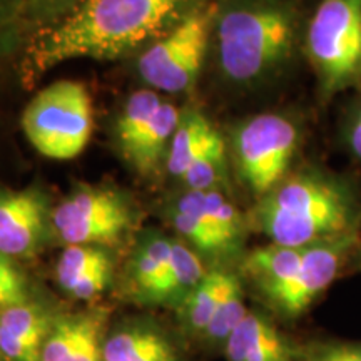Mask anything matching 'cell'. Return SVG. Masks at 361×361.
<instances>
[{"label": "cell", "mask_w": 361, "mask_h": 361, "mask_svg": "<svg viewBox=\"0 0 361 361\" xmlns=\"http://www.w3.org/2000/svg\"><path fill=\"white\" fill-rule=\"evenodd\" d=\"M109 279H111V264L92 271V273H89L87 276L79 279V281L71 288L69 293L72 296L79 298V300H90V298H96L97 295H101V293L106 290Z\"/></svg>", "instance_id": "cell-28"}, {"label": "cell", "mask_w": 361, "mask_h": 361, "mask_svg": "<svg viewBox=\"0 0 361 361\" xmlns=\"http://www.w3.org/2000/svg\"><path fill=\"white\" fill-rule=\"evenodd\" d=\"M246 314L247 310L245 296H243V288L239 279H236V283L229 288L216 310L213 319L206 329V335L214 341H228V338L245 319Z\"/></svg>", "instance_id": "cell-26"}, {"label": "cell", "mask_w": 361, "mask_h": 361, "mask_svg": "<svg viewBox=\"0 0 361 361\" xmlns=\"http://www.w3.org/2000/svg\"><path fill=\"white\" fill-rule=\"evenodd\" d=\"M27 290L25 281L8 259V256L0 252V311L12 306L25 305Z\"/></svg>", "instance_id": "cell-27"}, {"label": "cell", "mask_w": 361, "mask_h": 361, "mask_svg": "<svg viewBox=\"0 0 361 361\" xmlns=\"http://www.w3.org/2000/svg\"><path fill=\"white\" fill-rule=\"evenodd\" d=\"M6 360H7V358L2 355V351H0V361H6Z\"/></svg>", "instance_id": "cell-32"}, {"label": "cell", "mask_w": 361, "mask_h": 361, "mask_svg": "<svg viewBox=\"0 0 361 361\" xmlns=\"http://www.w3.org/2000/svg\"><path fill=\"white\" fill-rule=\"evenodd\" d=\"M214 130V126L207 121V117L201 111L189 109L180 112L179 124L171 139L168 157H166L169 173L183 179L184 173L192 164V161L196 159Z\"/></svg>", "instance_id": "cell-16"}, {"label": "cell", "mask_w": 361, "mask_h": 361, "mask_svg": "<svg viewBox=\"0 0 361 361\" xmlns=\"http://www.w3.org/2000/svg\"><path fill=\"white\" fill-rule=\"evenodd\" d=\"M201 0H82L49 27L30 49V64L44 72L72 59L107 61L154 42Z\"/></svg>", "instance_id": "cell-1"}, {"label": "cell", "mask_w": 361, "mask_h": 361, "mask_svg": "<svg viewBox=\"0 0 361 361\" xmlns=\"http://www.w3.org/2000/svg\"><path fill=\"white\" fill-rule=\"evenodd\" d=\"M173 241L161 236L149 238L135 252L133 276L137 290L157 301L161 288L168 278Z\"/></svg>", "instance_id": "cell-19"}, {"label": "cell", "mask_w": 361, "mask_h": 361, "mask_svg": "<svg viewBox=\"0 0 361 361\" xmlns=\"http://www.w3.org/2000/svg\"><path fill=\"white\" fill-rule=\"evenodd\" d=\"M306 52L328 96L361 78V0H322L310 20Z\"/></svg>", "instance_id": "cell-5"}, {"label": "cell", "mask_w": 361, "mask_h": 361, "mask_svg": "<svg viewBox=\"0 0 361 361\" xmlns=\"http://www.w3.org/2000/svg\"><path fill=\"white\" fill-rule=\"evenodd\" d=\"M236 276L226 271H211L202 281L189 293L186 303V319L196 331H206L218 306L229 288L236 283Z\"/></svg>", "instance_id": "cell-21"}, {"label": "cell", "mask_w": 361, "mask_h": 361, "mask_svg": "<svg viewBox=\"0 0 361 361\" xmlns=\"http://www.w3.org/2000/svg\"><path fill=\"white\" fill-rule=\"evenodd\" d=\"M353 245L355 234H346L303 247V258L296 274L268 296L269 303L286 316L303 313L335 281Z\"/></svg>", "instance_id": "cell-9"}, {"label": "cell", "mask_w": 361, "mask_h": 361, "mask_svg": "<svg viewBox=\"0 0 361 361\" xmlns=\"http://www.w3.org/2000/svg\"><path fill=\"white\" fill-rule=\"evenodd\" d=\"M303 258V247H288L271 243L247 256L246 269L268 298L295 276Z\"/></svg>", "instance_id": "cell-15"}, {"label": "cell", "mask_w": 361, "mask_h": 361, "mask_svg": "<svg viewBox=\"0 0 361 361\" xmlns=\"http://www.w3.org/2000/svg\"><path fill=\"white\" fill-rule=\"evenodd\" d=\"M306 361H361V343H333L311 353Z\"/></svg>", "instance_id": "cell-29"}, {"label": "cell", "mask_w": 361, "mask_h": 361, "mask_svg": "<svg viewBox=\"0 0 361 361\" xmlns=\"http://www.w3.org/2000/svg\"><path fill=\"white\" fill-rule=\"evenodd\" d=\"M173 223L179 234H183L191 245L207 255L228 252L213 226L207 221L202 207V192L189 191L179 197L173 211Z\"/></svg>", "instance_id": "cell-17"}, {"label": "cell", "mask_w": 361, "mask_h": 361, "mask_svg": "<svg viewBox=\"0 0 361 361\" xmlns=\"http://www.w3.org/2000/svg\"><path fill=\"white\" fill-rule=\"evenodd\" d=\"M47 224V202L37 189H0V252L27 256L37 250Z\"/></svg>", "instance_id": "cell-10"}, {"label": "cell", "mask_w": 361, "mask_h": 361, "mask_svg": "<svg viewBox=\"0 0 361 361\" xmlns=\"http://www.w3.org/2000/svg\"><path fill=\"white\" fill-rule=\"evenodd\" d=\"M180 112L171 102H162L137 139L123 156L141 174H151L157 169L164 156H168L171 139L178 128Z\"/></svg>", "instance_id": "cell-14"}, {"label": "cell", "mask_w": 361, "mask_h": 361, "mask_svg": "<svg viewBox=\"0 0 361 361\" xmlns=\"http://www.w3.org/2000/svg\"><path fill=\"white\" fill-rule=\"evenodd\" d=\"M101 316H72L57 322L44 343L40 361H101Z\"/></svg>", "instance_id": "cell-12"}, {"label": "cell", "mask_w": 361, "mask_h": 361, "mask_svg": "<svg viewBox=\"0 0 361 361\" xmlns=\"http://www.w3.org/2000/svg\"><path fill=\"white\" fill-rule=\"evenodd\" d=\"M206 276L200 256L188 246L173 241V256L168 278L162 284L157 301L186 300L189 293L202 281Z\"/></svg>", "instance_id": "cell-22"}, {"label": "cell", "mask_w": 361, "mask_h": 361, "mask_svg": "<svg viewBox=\"0 0 361 361\" xmlns=\"http://www.w3.org/2000/svg\"><path fill=\"white\" fill-rule=\"evenodd\" d=\"M229 361H291V348L268 318L259 313L245 316L226 341Z\"/></svg>", "instance_id": "cell-13"}, {"label": "cell", "mask_w": 361, "mask_h": 361, "mask_svg": "<svg viewBox=\"0 0 361 361\" xmlns=\"http://www.w3.org/2000/svg\"><path fill=\"white\" fill-rule=\"evenodd\" d=\"M111 259L99 246H69L59 258L56 274L57 281L64 290L74 286L79 279L104 266H109Z\"/></svg>", "instance_id": "cell-25"}, {"label": "cell", "mask_w": 361, "mask_h": 361, "mask_svg": "<svg viewBox=\"0 0 361 361\" xmlns=\"http://www.w3.org/2000/svg\"><path fill=\"white\" fill-rule=\"evenodd\" d=\"M300 144V130L286 116L266 112L234 130L233 156L243 183L264 197L286 179Z\"/></svg>", "instance_id": "cell-7"}, {"label": "cell", "mask_w": 361, "mask_h": 361, "mask_svg": "<svg viewBox=\"0 0 361 361\" xmlns=\"http://www.w3.org/2000/svg\"><path fill=\"white\" fill-rule=\"evenodd\" d=\"M202 207L214 233L223 241L226 251L236 247L243 238V218L236 206L224 196L223 191H204Z\"/></svg>", "instance_id": "cell-24"}, {"label": "cell", "mask_w": 361, "mask_h": 361, "mask_svg": "<svg viewBox=\"0 0 361 361\" xmlns=\"http://www.w3.org/2000/svg\"><path fill=\"white\" fill-rule=\"evenodd\" d=\"M104 361H176L168 341L154 331L128 329L104 345Z\"/></svg>", "instance_id": "cell-18"}, {"label": "cell", "mask_w": 361, "mask_h": 361, "mask_svg": "<svg viewBox=\"0 0 361 361\" xmlns=\"http://www.w3.org/2000/svg\"><path fill=\"white\" fill-rule=\"evenodd\" d=\"M298 19L283 0H243L216 19L218 62L236 84L263 82L290 61Z\"/></svg>", "instance_id": "cell-3"}, {"label": "cell", "mask_w": 361, "mask_h": 361, "mask_svg": "<svg viewBox=\"0 0 361 361\" xmlns=\"http://www.w3.org/2000/svg\"><path fill=\"white\" fill-rule=\"evenodd\" d=\"M27 141L44 157L69 161L90 141L94 129L89 90L78 80H57L40 90L22 112Z\"/></svg>", "instance_id": "cell-4"}, {"label": "cell", "mask_w": 361, "mask_h": 361, "mask_svg": "<svg viewBox=\"0 0 361 361\" xmlns=\"http://www.w3.org/2000/svg\"><path fill=\"white\" fill-rule=\"evenodd\" d=\"M189 191H223L228 183V152L218 129L183 176Z\"/></svg>", "instance_id": "cell-20"}, {"label": "cell", "mask_w": 361, "mask_h": 361, "mask_svg": "<svg viewBox=\"0 0 361 361\" xmlns=\"http://www.w3.org/2000/svg\"><path fill=\"white\" fill-rule=\"evenodd\" d=\"M214 20V7H200L149 45L137 61V72L144 82L169 94L191 90L204 64Z\"/></svg>", "instance_id": "cell-6"}, {"label": "cell", "mask_w": 361, "mask_h": 361, "mask_svg": "<svg viewBox=\"0 0 361 361\" xmlns=\"http://www.w3.org/2000/svg\"><path fill=\"white\" fill-rule=\"evenodd\" d=\"M162 102L164 101L159 94L149 89L137 90L126 101L116 124L121 151H128L133 146V142L141 135L144 128L151 123L152 117L159 111Z\"/></svg>", "instance_id": "cell-23"}, {"label": "cell", "mask_w": 361, "mask_h": 361, "mask_svg": "<svg viewBox=\"0 0 361 361\" xmlns=\"http://www.w3.org/2000/svg\"><path fill=\"white\" fill-rule=\"evenodd\" d=\"M52 224L69 246L114 245L133 224V209L116 189L79 186L52 211Z\"/></svg>", "instance_id": "cell-8"}, {"label": "cell", "mask_w": 361, "mask_h": 361, "mask_svg": "<svg viewBox=\"0 0 361 361\" xmlns=\"http://www.w3.org/2000/svg\"><path fill=\"white\" fill-rule=\"evenodd\" d=\"M82 0H29L30 8L35 16L42 17V19H59V17H66L67 13L74 11L75 7Z\"/></svg>", "instance_id": "cell-30"}, {"label": "cell", "mask_w": 361, "mask_h": 361, "mask_svg": "<svg viewBox=\"0 0 361 361\" xmlns=\"http://www.w3.org/2000/svg\"><path fill=\"white\" fill-rule=\"evenodd\" d=\"M350 146L358 159H361V107L350 124Z\"/></svg>", "instance_id": "cell-31"}, {"label": "cell", "mask_w": 361, "mask_h": 361, "mask_svg": "<svg viewBox=\"0 0 361 361\" xmlns=\"http://www.w3.org/2000/svg\"><path fill=\"white\" fill-rule=\"evenodd\" d=\"M358 204L346 184L322 173L286 178L255 211L258 228L273 245L306 247L355 234Z\"/></svg>", "instance_id": "cell-2"}, {"label": "cell", "mask_w": 361, "mask_h": 361, "mask_svg": "<svg viewBox=\"0 0 361 361\" xmlns=\"http://www.w3.org/2000/svg\"><path fill=\"white\" fill-rule=\"evenodd\" d=\"M49 329L47 314L37 306L25 303L0 311V351L12 361H40Z\"/></svg>", "instance_id": "cell-11"}]
</instances>
